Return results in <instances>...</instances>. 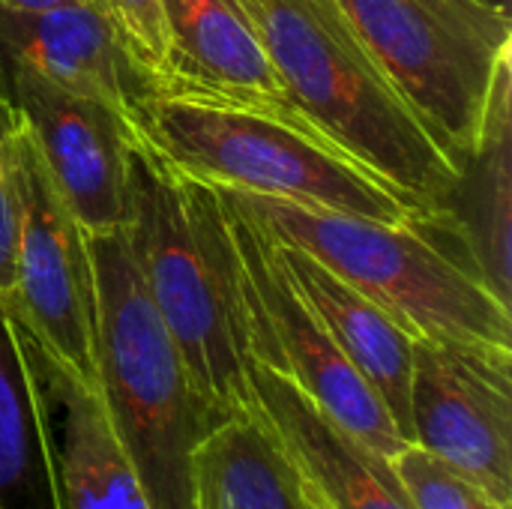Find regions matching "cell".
I'll return each instance as SVG.
<instances>
[{
  "mask_svg": "<svg viewBox=\"0 0 512 509\" xmlns=\"http://www.w3.org/2000/svg\"><path fill=\"white\" fill-rule=\"evenodd\" d=\"M294 111L420 216L441 207L459 168L405 105L336 0H240Z\"/></svg>",
  "mask_w": 512,
  "mask_h": 509,
  "instance_id": "obj_2",
  "label": "cell"
},
{
  "mask_svg": "<svg viewBox=\"0 0 512 509\" xmlns=\"http://www.w3.org/2000/svg\"><path fill=\"white\" fill-rule=\"evenodd\" d=\"M0 63H18L75 96L114 108L132 123L156 93L153 78L126 54L90 0L36 12L0 9Z\"/></svg>",
  "mask_w": 512,
  "mask_h": 509,
  "instance_id": "obj_14",
  "label": "cell"
},
{
  "mask_svg": "<svg viewBox=\"0 0 512 509\" xmlns=\"http://www.w3.org/2000/svg\"><path fill=\"white\" fill-rule=\"evenodd\" d=\"M414 225L512 309V60L498 72L477 147L453 189Z\"/></svg>",
  "mask_w": 512,
  "mask_h": 509,
  "instance_id": "obj_12",
  "label": "cell"
},
{
  "mask_svg": "<svg viewBox=\"0 0 512 509\" xmlns=\"http://www.w3.org/2000/svg\"><path fill=\"white\" fill-rule=\"evenodd\" d=\"M411 444L512 504V348L417 336Z\"/></svg>",
  "mask_w": 512,
  "mask_h": 509,
  "instance_id": "obj_9",
  "label": "cell"
},
{
  "mask_svg": "<svg viewBox=\"0 0 512 509\" xmlns=\"http://www.w3.org/2000/svg\"><path fill=\"white\" fill-rule=\"evenodd\" d=\"M282 243L300 246L414 339L512 348V309L414 222H381L228 186Z\"/></svg>",
  "mask_w": 512,
  "mask_h": 509,
  "instance_id": "obj_4",
  "label": "cell"
},
{
  "mask_svg": "<svg viewBox=\"0 0 512 509\" xmlns=\"http://www.w3.org/2000/svg\"><path fill=\"white\" fill-rule=\"evenodd\" d=\"M282 264L306 300L321 318L330 339L360 372V378L378 393L381 405L393 417L402 438L411 444V351L414 336L396 324L378 303L339 279L327 264L300 246L276 240Z\"/></svg>",
  "mask_w": 512,
  "mask_h": 509,
  "instance_id": "obj_16",
  "label": "cell"
},
{
  "mask_svg": "<svg viewBox=\"0 0 512 509\" xmlns=\"http://www.w3.org/2000/svg\"><path fill=\"white\" fill-rule=\"evenodd\" d=\"M135 126L168 159L213 183L306 201L381 222H414L420 207L318 129L237 102L153 93Z\"/></svg>",
  "mask_w": 512,
  "mask_h": 509,
  "instance_id": "obj_5",
  "label": "cell"
},
{
  "mask_svg": "<svg viewBox=\"0 0 512 509\" xmlns=\"http://www.w3.org/2000/svg\"><path fill=\"white\" fill-rule=\"evenodd\" d=\"M162 15L165 81L159 93L237 102L306 123L288 102L240 0H162Z\"/></svg>",
  "mask_w": 512,
  "mask_h": 509,
  "instance_id": "obj_13",
  "label": "cell"
},
{
  "mask_svg": "<svg viewBox=\"0 0 512 509\" xmlns=\"http://www.w3.org/2000/svg\"><path fill=\"white\" fill-rule=\"evenodd\" d=\"M390 462L417 509H512V504L489 498L420 444H405Z\"/></svg>",
  "mask_w": 512,
  "mask_h": 509,
  "instance_id": "obj_19",
  "label": "cell"
},
{
  "mask_svg": "<svg viewBox=\"0 0 512 509\" xmlns=\"http://www.w3.org/2000/svg\"><path fill=\"white\" fill-rule=\"evenodd\" d=\"M366 51L456 168L474 153L501 66L512 60L495 0H336Z\"/></svg>",
  "mask_w": 512,
  "mask_h": 509,
  "instance_id": "obj_6",
  "label": "cell"
},
{
  "mask_svg": "<svg viewBox=\"0 0 512 509\" xmlns=\"http://www.w3.org/2000/svg\"><path fill=\"white\" fill-rule=\"evenodd\" d=\"M12 105L63 201L87 234L129 222V144L138 126L114 108L75 96L18 63H0Z\"/></svg>",
  "mask_w": 512,
  "mask_h": 509,
  "instance_id": "obj_10",
  "label": "cell"
},
{
  "mask_svg": "<svg viewBox=\"0 0 512 509\" xmlns=\"http://www.w3.org/2000/svg\"><path fill=\"white\" fill-rule=\"evenodd\" d=\"M216 186L222 192L240 255L252 360L300 387L330 420H336L369 450L393 459L408 441L396 429L378 393L360 378V372L330 339L321 318L294 288L276 237L228 186Z\"/></svg>",
  "mask_w": 512,
  "mask_h": 509,
  "instance_id": "obj_7",
  "label": "cell"
},
{
  "mask_svg": "<svg viewBox=\"0 0 512 509\" xmlns=\"http://www.w3.org/2000/svg\"><path fill=\"white\" fill-rule=\"evenodd\" d=\"M15 321V318H12ZM33 375L57 509H153L96 384L15 321Z\"/></svg>",
  "mask_w": 512,
  "mask_h": 509,
  "instance_id": "obj_11",
  "label": "cell"
},
{
  "mask_svg": "<svg viewBox=\"0 0 512 509\" xmlns=\"http://www.w3.org/2000/svg\"><path fill=\"white\" fill-rule=\"evenodd\" d=\"M15 120L18 111L0 75V297H6L15 285V195L9 174V135Z\"/></svg>",
  "mask_w": 512,
  "mask_h": 509,
  "instance_id": "obj_21",
  "label": "cell"
},
{
  "mask_svg": "<svg viewBox=\"0 0 512 509\" xmlns=\"http://www.w3.org/2000/svg\"><path fill=\"white\" fill-rule=\"evenodd\" d=\"M0 509H3V504H0Z\"/></svg>",
  "mask_w": 512,
  "mask_h": 509,
  "instance_id": "obj_25",
  "label": "cell"
},
{
  "mask_svg": "<svg viewBox=\"0 0 512 509\" xmlns=\"http://www.w3.org/2000/svg\"><path fill=\"white\" fill-rule=\"evenodd\" d=\"M93 261L96 387L153 509H195L192 456L216 426L165 327L126 231L87 234Z\"/></svg>",
  "mask_w": 512,
  "mask_h": 509,
  "instance_id": "obj_3",
  "label": "cell"
},
{
  "mask_svg": "<svg viewBox=\"0 0 512 509\" xmlns=\"http://www.w3.org/2000/svg\"><path fill=\"white\" fill-rule=\"evenodd\" d=\"M195 498L216 509H309L303 483L264 417L216 423L192 456Z\"/></svg>",
  "mask_w": 512,
  "mask_h": 509,
  "instance_id": "obj_17",
  "label": "cell"
},
{
  "mask_svg": "<svg viewBox=\"0 0 512 509\" xmlns=\"http://www.w3.org/2000/svg\"><path fill=\"white\" fill-rule=\"evenodd\" d=\"M123 231L213 420L264 417L252 387L255 360L240 255L219 186L168 159L138 129L129 144Z\"/></svg>",
  "mask_w": 512,
  "mask_h": 509,
  "instance_id": "obj_1",
  "label": "cell"
},
{
  "mask_svg": "<svg viewBox=\"0 0 512 509\" xmlns=\"http://www.w3.org/2000/svg\"><path fill=\"white\" fill-rule=\"evenodd\" d=\"M126 54L153 78L159 93L165 81V15L162 0H90Z\"/></svg>",
  "mask_w": 512,
  "mask_h": 509,
  "instance_id": "obj_20",
  "label": "cell"
},
{
  "mask_svg": "<svg viewBox=\"0 0 512 509\" xmlns=\"http://www.w3.org/2000/svg\"><path fill=\"white\" fill-rule=\"evenodd\" d=\"M9 174L15 195V285L0 300L51 354L96 384V297L87 231L51 180L21 114L9 135Z\"/></svg>",
  "mask_w": 512,
  "mask_h": 509,
  "instance_id": "obj_8",
  "label": "cell"
},
{
  "mask_svg": "<svg viewBox=\"0 0 512 509\" xmlns=\"http://www.w3.org/2000/svg\"><path fill=\"white\" fill-rule=\"evenodd\" d=\"M297 477H300V474H297ZM300 483H303V495H306V504H309V509H330L324 501H321V498H318V495H315V492H312V489H309V483H306L303 477H300Z\"/></svg>",
  "mask_w": 512,
  "mask_h": 509,
  "instance_id": "obj_23",
  "label": "cell"
},
{
  "mask_svg": "<svg viewBox=\"0 0 512 509\" xmlns=\"http://www.w3.org/2000/svg\"><path fill=\"white\" fill-rule=\"evenodd\" d=\"M72 0H0V9H12V12H36V9H51V6H63Z\"/></svg>",
  "mask_w": 512,
  "mask_h": 509,
  "instance_id": "obj_22",
  "label": "cell"
},
{
  "mask_svg": "<svg viewBox=\"0 0 512 509\" xmlns=\"http://www.w3.org/2000/svg\"><path fill=\"white\" fill-rule=\"evenodd\" d=\"M0 504L3 509H57L45 459L33 375L15 321L0 300Z\"/></svg>",
  "mask_w": 512,
  "mask_h": 509,
  "instance_id": "obj_18",
  "label": "cell"
},
{
  "mask_svg": "<svg viewBox=\"0 0 512 509\" xmlns=\"http://www.w3.org/2000/svg\"><path fill=\"white\" fill-rule=\"evenodd\" d=\"M195 509H216V507H213L207 498H201V495H198V498H195Z\"/></svg>",
  "mask_w": 512,
  "mask_h": 509,
  "instance_id": "obj_24",
  "label": "cell"
},
{
  "mask_svg": "<svg viewBox=\"0 0 512 509\" xmlns=\"http://www.w3.org/2000/svg\"><path fill=\"white\" fill-rule=\"evenodd\" d=\"M261 414L282 453L330 509H417L393 462L330 420L300 387L252 363Z\"/></svg>",
  "mask_w": 512,
  "mask_h": 509,
  "instance_id": "obj_15",
  "label": "cell"
}]
</instances>
